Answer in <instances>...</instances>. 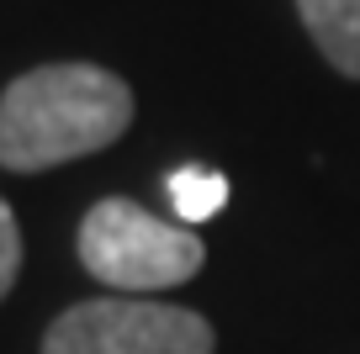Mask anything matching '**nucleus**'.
<instances>
[{"label": "nucleus", "mask_w": 360, "mask_h": 354, "mask_svg": "<svg viewBox=\"0 0 360 354\" xmlns=\"http://www.w3.org/2000/svg\"><path fill=\"white\" fill-rule=\"evenodd\" d=\"M133 127V90L101 64H43L0 96V164L16 175L101 154Z\"/></svg>", "instance_id": "obj_1"}, {"label": "nucleus", "mask_w": 360, "mask_h": 354, "mask_svg": "<svg viewBox=\"0 0 360 354\" xmlns=\"http://www.w3.org/2000/svg\"><path fill=\"white\" fill-rule=\"evenodd\" d=\"M207 249L186 222H165L127 196H106L79 222V265L122 296L169 291L202 270Z\"/></svg>", "instance_id": "obj_2"}, {"label": "nucleus", "mask_w": 360, "mask_h": 354, "mask_svg": "<svg viewBox=\"0 0 360 354\" xmlns=\"http://www.w3.org/2000/svg\"><path fill=\"white\" fill-rule=\"evenodd\" d=\"M43 354H212V322L148 296H96L58 312Z\"/></svg>", "instance_id": "obj_3"}, {"label": "nucleus", "mask_w": 360, "mask_h": 354, "mask_svg": "<svg viewBox=\"0 0 360 354\" xmlns=\"http://www.w3.org/2000/svg\"><path fill=\"white\" fill-rule=\"evenodd\" d=\"M297 16L328 64L360 79V0H297Z\"/></svg>", "instance_id": "obj_4"}, {"label": "nucleus", "mask_w": 360, "mask_h": 354, "mask_svg": "<svg viewBox=\"0 0 360 354\" xmlns=\"http://www.w3.org/2000/svg\"><path fill=\"white\" fill-rule=\"evenodd\" d=\"M165 190H169V206H175V217L186 222V228L217 217V211H223V201H228V180L217 175V169H202V164L175 169V175L165 180Z\"/></svg>", "instance_id": "obj_5"}, {"label": "nucleus", "mask_w": 360, "mask_h": 354, "mask_svg": "<svg viewBox=\"0 0 360 354\" xmlns=\"http://www.w3.org/2000/svg\"><path fill=\"white\" fill-rule=\"evenodd\" d=\"M16 270H22V228H16V211L6 206V196H0V301L16 286Z\"/></svg>", "instance_id": "obj_6"}]
</instances>
